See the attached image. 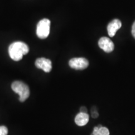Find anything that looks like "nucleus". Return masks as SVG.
Returning <instances> with one entry per match:
<instances>
[{
	"label": "nucleus",
	"mask_w": 135,
	"mask_h": 135,
	"mask_svg": "<svg viewBox=\"0 0 135 135\" xmlns=\"http://www.w3.org/2000/svg\"><path fill=\"white\" fill-rule=\"evenodd\" d=\"M29 50L26 44L21 41H16L9 45L8 53L13 60L18 61L23 58V56L28 53Z\"/></svg>",
	"instance_id": "f257e3e1"
},
{
	"label": "nucleus",
	"mask_w": 135,
	"mask_h": 135,
	"mask_svg": "<svg viewBox=\"0 0 135 135\" xmlns=\"http://www.w3.org/2000/svg\"><path fill=\"white\" fill-rule=\"evenodd\" d=\"M11 88L13 91L19 94V99L21 102H24L30 97L29 87L21 81H15L13 82L11 84Z\"/></svg>",
	"instance_id": "f03ea898"
},
{
	"label": "nucleus",
	"mask_w": 135,
	"mask_h": 135,
	"mask_svg": "<svg viewBox=\"0 0 135 135\" xmlns=\"http://www.w3.org/2000/svg\"><path fill=\"white\" fill-rule=\"evenodd\" d=\"M50 21L46 18L38 22L36 28V35L39 38L45 39L48 36L50 32Z\"/></svg>",
	"instance_id": "7ed1b4c3"
},
{
	"label": "nucleus",
	"mask_w": 135,
	"mask_h": 135,
	"mask_svg": "<svg viewBox=\"0 0 135 135\" xmlns=\"http://www.w3.org/2000/svg\"><path fill=\"white\" fill-rule=\"evenodd\" d=\"M69 65L73 69L81 70L88 68L89 65V62L84 58H74L70 60Z\"/></svg>",
	"instance_id": "20e7f679"
},
{
	"label": "nucleus",
	"mask_w": 135,
	"mask_h": 135,
	"mask_svg": "<svg viewBox=\"0 0 135 135\" xmlns=\"http://www.w3.org/2000/svg\"><path fill=\"white\" fill-rule=\"evenodd\" d=\"M99 47L106 53H111L114 48V43L110 39L107 37H102L98 41Z\"/></svg>",
	"instance_id": "39448f33"
},
{
	"label": "nucleus",
	"mask_w": 135,
	"mask_h": 135,
	"mask_svg": "<svg viewBox=\"0 0 135 135\" xmlns=\"http://www.w3.org/2000/svg\"><path fill=\"white\" fill-rule=\"evenodd\" d=\"M35 65L39 69L46 73H50L52 69V63L51 60L45 58H38L35 61Z\"/></svg>",
	"instance_id": "423d86ee"
},
{
	"label": "nucleus",
	"mask_w": 135,
	"mask_h": 135,
	"mask_svg": "<svg viewBox=\"0 0 135 135\" xmlns=\"http://www.w3.org/2000/svg\"><path fill=\"white\" fill-rule=\"evenodd\" d=\"M121 27V22L120 20L115 19L111 21L108 25L107 30L108 35L110 37H113L116 35V32Z\"/></svg>",
	"instance_id": "0eeeda50"
},
{
	"label": "nucleus",
	"mask_w": 135,
	"mask_h": 135,
	"mask_svg": "<svg viewBox=\"0 0 135 135\" xmlns=\"http://www.w3.org/2000/svg\"><path fill=\"white\" fill-rule=\"evenodd\" d=\"M89 118L88 113L80 112V113L78 114L75 117V121L78 126H83L88 123Z\"/></svg>",
	"instance_id": "6e6552de"
},
{
	"label": "nucleus",
	"mask_w": 135,
	"mask_h": 135,
	"mask_svg": "<svg viewBox=\"0 0 135 135\" xmlns=\"http://www.w3.org/2000/svg\"><path fill=\"white\" fill-rule=\"evenodd\" d=\"M91 135H109V131L107 128L98 125L94 128L93 131Z\"/></svg>",
	"instance_id": "1a4fd4ad"
},
{
	"label": "nucleus",
	"mask_w": 135,
	"mask_h": 135,
	"mask_svg": "<svg viewBox=\"0 0 135 135\" xmlns=\"http://www.w3.org/2000/svg\"><path fill=\"white\" fill-rule=\"evenodd\" d=\"M8 133V128L4 126H0V135H7Z\"/></svg>",
	"instance_id": "9d476101"
},
{
	"label": "nucleus",
	"mask_w": 135,
	"mask_h": 135,
	"mask_svg": "<svg viewBox=\"0 0 135 135\" xmlns=\"http://www.w3.org/2000/svg\"><path fill=\"white\" fill-rule=\"evenodd\" d=\"M91 116L93 118H97L98 117V113L97 111H92V113H91Z\"/></svg>",
	"instance_id": "9b49d317"
},
{
	"label": "nucleus",
	"mask_w": 135,
	"mask_h": 135,
	"mask_svg": "<svg viewBox=\"0 0 135 135\" xmlns=\"http://www.w3.org/2000/svg\"><path fill=\"white\" fill-rule=\"evenodd\" d=\"M131 33H132L133 36L134 37L135 39V21L133 23V26H132V30H131Z\"/></svg>",
	"instance_id": "f8f14e48"
},
{
	"label": "nucleus",
	"mask_w": 135,
	"mask_h": 135,
	"mask_svg": "<svg viewBox=\"0 0 135 135\" xmlns=\"http://www.w3.org/2000/svg\"><path fill=\"white\" fill-rule=\"evenodd\" d=\"M80 112L81 113H87V109L85 107L83 106L80 108Z\"/></svg>",
	"instance_id": "ddd939ff"
}]
</instances>
